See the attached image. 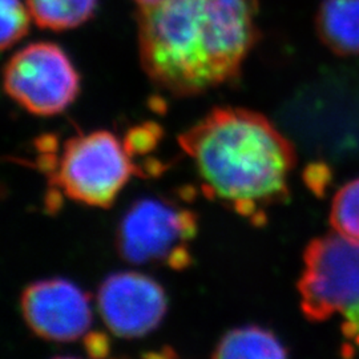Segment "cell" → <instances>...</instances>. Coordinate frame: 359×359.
<instances>
[{"label":"cell","instance_id":"1","mask_svg":"<svg viewBox=\"0 0 359 359\" xmlns=\"http://www.w3.org/2000/svg\"><path fill=\"white\" fill-rule=\"evenodd\" d=\"M257 11L258 0H163L140 7L142 69L177 97L229 83L259 39Z\"/></svg>","mask_w":359,"mask_h":359},{"label":"cell","instance_id":"2","mask_svg":"<svg viewBox=\"0 0 359 359\" xmlns=\"http://www.w3.org/2000/svg\"><path fill=\"white\" fill-rule=\"evenodd\" d=\"M205 192L243 216L287 198L295 165L292 142L265 116L244 108H216L179 139Z\"/></svg>","mask_w":359,"mask_h":359},{"label":"cell","instance_id":"3","mask_svg":"<svg viewBox=\"0 0 359 359\" xmlns=\"http://www.w3.org/2000/svg\"><path fill=\"white\" fill-rule=\"evenodd\" d=\"M298 281L301 308L310 321L342 318V334L359 350V243L339 233L313 240L304 255Z\"/></svg>","mask_w":359,"mask_h":359},{"label":"cell","instance_id":"4","mask_svg":"<svg viewBox=\"0 0 359 359\" xmlns=\"http://www.w3.org/2000/svg\"><path fill=\"white\" fill-rule=\"evenodd\" d=\"M133 172L126 145L111 132L96 130L65 142L53 182L75 201L107 208Z\"/></svg>","mask_w":359,"mask_h":359},{"label":"cell","instance_id":"5","mask_svg":"<svg viewBox=\"0 0 359 359\" xmlns=\"http://www.w3.org/2000/svg\"><path fill=\"white\" fill-rule=\"evenodd\" d=\"M191 210L158 198H142L129 208L117 229V249L132 264L167 262L182 269L191 262L187 243L196 233Z\"/></svg>","mask_w":359,"mask_h":359},{"label":"cell","instance_id":"6","mask_svg":"<svg viewBox=\"0 0 359 359\" xmlns=\"http://www.w3.org/2000/svg\"><path fill=\"white\" fill-rule=\"evenodd\" d=\"M80 88L76 68L63 48L50 41L28 44L4 68V90L13 102L39 116L62 114Z\"/></svg>","mask_w":359,"mask_h":359},{"label":"cell","instance_id":"7","mask_svg":"<svg viewBox=\"0 0 359 359\" xmlns=\"http://www.w3.org/2000/svg\"><path fill=\"white\" fill-rule=\"evenodd\" d=\"M96 304L105 326L121 338L151 333L167 311L163 287L136 271H120L107 277L99 287Z\"/></svg>","mask_w":359,"mask_h":359},{"label":"cell","instance_id":"8","mask_svg":"<svg viewBox=\"0 0 359 359\" xmlns=\"http://www.w3.org/2000/svg\"><path fill=\"white\" fill-rule=\"evenodd\" d=\"M22 313L34 333L55 342L86 337L92 322L88 295L65 278L43 280L26 287Z\"/></svg>","mask_w":359,"mask_h":359},{"label":"cell","instance_id":"9","mask_svg":"<svg viewBox=\"0 0 359 359\" xmlns=\"http://www.w3.org/2000/svg\"><path fill=\"white\" fill-rule=\"evenodd\" d=\"M318 38L339 56L359 55V0H322L316 15Z\"/></svg>","mask_w":359,"mask_h":359},{"label":"cell","instance_id":"10","mask_svg":"<svg viewBox=\"0 0 359 359\" xmlns=\"http://www.w3.org/2000/svg\"><path fill=\"white\" fill-rule=\"evenodd\" d=\"M286 355L281 341L259 326L233 329L221 338L213 353L219 359H278Z\"/></svg>","mask_w":359,"mask_h":359},{"label":"cell","instance_id":"11","mask_svg":"<svg viewBox=\"0 0 359 359\" xmlns=\"http://www.w3.org/2000/svg\"><path fill=\"white\" fill-rule=\"evenodd\" d=\"M36 26L51 31H67L88 22L99 0H26Z\"/></svg>","mask_w":359,"mask_h":359},{"label":"cell","instance_id":"12","mask_svg":"<svg viewBox=\"0 0 359 359\" xmlns=\"http://www.w3.org/2000/svg\"><path fill=\"white\" fill-rule=\"evenodd\" d=\"M330 222L337 233L359 243V179L347 182L335 193Z\"/></svg>","mask_w":359,"mask_h":359},{"label":"cell","instance_id":"13","mask_svg":"<svg viewBox=\"0 0 359 359\" xmlns=\"http://www.w3.org/2000/svg\"><path fill=\"white\" fill-rule=\"evenodd\" d=\"M31 13L20 0H1V50L6 51L26 36Z\"/></svg>","mask_w":359,"mask_h":359},{"label":"cell","instance_id":"14","mask_svg":"<svg viewBox=\"0 0 359 359\" xmlns=\"http://www.w3.org/2000/svg\"><path fill=\"white\" fill-rule=\"evenodd\" d=\"M154 139L156 137L149 128L133 129L130 136H128L126 148L128 149L129 154L145 152L154 145Z\"/></svg>","mask_w":359,"mask_h":359},{"label":"cell","instance_id":"15","mask_svg":"<svg viewBox=\"0 0 359 359\" xmlns=\"http://www.w3.org/2000/svg\"><path fill=\"white\" fill-rule=\"evenodd\" d=\"M329 172L326 167H317L310 168L306 172V181H308V185L316 192L322 193V191L325 189V184L329 181Z\"/></svg>","mask_w":359,"mask_h":359},{"label":"cell","instance_id":"16","mask_svg":"<svg viewBox=\"0 0 359 359\" xmlns=\"http://www.w3.org/2000/svg\"><path fill=\"white\" fill-rule=\"evenodd\" d=\"M86 338V347L90 351V355L93 357H103L107 354L108 350V342L107 337L100 333L88 334Z\"/></svg>","mask_w":359,"mask_h":359},{"label":"cell","instance_id":"17","mask_svg":"<svg viewBox=\"0 0 359 359\" xmlns=\"http://www.w3.org/2000/svg\"><path fill=\"white\" fill-rule=\"evenodd\" d=\"M140 7H148V6H154V4H157V3H160V1H163V0H135Z\"/></svg>","mask_w":359,"mask_h":359}]
</instances>
